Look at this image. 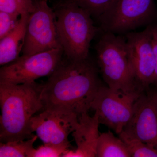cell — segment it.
Wrapping results in <instances>:
<instances>
[{
    "label": "cell",
    "mask_w": 157,
    "mask_h": 157,
    "mask_svg": "<svg viewBox=\"0 0 157 157\" xmlns=\"http://www.w3.org/2000/svg\"><path fill=\"white\" fill-rule=\"evenodd\" d=\"M97 64L90 56L78 61L70 60L66 57L62 59L43 84L44 109L69 110L79 117L88 113L91 103L102 85Z\"/></svg>",
    "instance_id": "6da1fadb"
},
{
    "label": "cell",
    "mask_w": 157,
    "mask_h": 157,
    "mask_svg": "<svg viewBox=\"0 0 157 157\" xmlns=\"http://www.w3.org/2000/svg\"><path fill=\"white\" fill-rule=\"evenodd\" d=\"M43 84L36 81L24 84L0 82L1 142L25 140L34 136L31 118L44 109Z\"/></svg>",
    "instance_id": "7a4b0ae2"
},
{
    "label": "cell",
    "mask_w": 157,
    "mask_h": 157,
    "mask_svg": "<svg viewBox=\"0 0 157 157\" xmlns=\"http://www.w3.org/2000/svg\"><path fill=\"white\" fill-rule=\"evenodd\" d=\"M59 41L70 60L88 58L91 42L99 33L89 12L71 0L59 3L54 10Z\"/></svg>",
    "instance_id": "3957f363"
},
{
    "label": "cell",
    "mask_w": 157,
    "mask_h": 157,
    "mask_svg": "<svg viewBox=\"0 0 157 157\" xmlns=\"http://www.w3.org/2000/svg\"><path fill=\"white\" fill-rule=\"evenodd\" d=\"M97 63L104 82L113 90L141 91L129 61L125 37L102 31L95 46Z\"/></svg>",
    "instance_id": "277c9868"
},
{
    "label": "cell",
    "mask_w": 157,
    "mask_h": 157,
    "mask_svg": "<svg viewBox=\"0 0 157 157\" xmlns=\"http://www.w3.org/2000/svg\"><path fill=\"white\" fill-rule=\"evenodd\" d=\"M157 17L154 0H115L98 20L103 32L121 35L152 24Z\"/></svg>",
    "instance_id": "5b68a950"
},
{
    "label": "cell",
    "mask_w": 157,
    "mask_h": 157,
    "mask_svg": "<svg viewBox=\"0 0 157 157\" xmlns=\"http://www.w3.org/2000/svg\"><path fill=\"white\" fill-rule=\"evenodd\" d=\"M142 92L124 93L102 85L91 103L90 109L98 114L100 124L118 135L132 118L135 103Z\"/></svg>",
    "instance_id": "8992f818"
},
{
    "label": "cell",
    "mask_w": 157,
    "mask_h": 157,
    "mask_svg": "<svg viewBox=\"0 0 157 157\" xmlns=\"http://www.w3.org/2000/svg\"><path fill=\"white\" fill-rule=\"evenodd\" d=\"M33 11L29 14L22 55H32L62 48L59 41L55 15L47 0H35Z\"/></svg>",
    "instance_id": "52a82bcc"
},
{
    "label": "cell",
    "mask_w": 157,
    "mask_h": 157,
    "mask_svg": "<svg viewBox=\"0 0 157 157\" xmlns=\"http://www.w3.org/2000/svg\"><path fill=\"white\" fill-rule=\"evenodd\" d=\"M63 54L62 48H55L19 56L1 68L0 82L24 84L50 76L61 61Z\"/></svg>",
    "instance_id": "ba28073f"
},
{
    "label": "cell",
    "mask_w": 157,
    "mask_h": 157,
    "mask_svg": "<svg viewBox=\"0 0 157 157\" xmlns=\"http://www.w3.org/2000/svg\"><path fill=\"white\" fill-rule=\"evenodd\" d=\"M125 36L127 53L137 87L147 91L153 84L156 66L150 25L143 31H132Z\"/></svg>",
    "instance_id": "9c48e42d"
},
{
    "label": "cell",
    "mask_w": 157,
    "mask_h": 157,
    "mask_svg": "<svg viewBox=\"0 0 157 157\" xmlns=\"http://www.w3.org/2000/svg\"><path fill=\"white\" fill-rule=\"evenodd\" d=\"M78 117L69 110L45 109L31 118L30 127L44 143H64L69 141V135L78 127Z\"/></svg>",
    "instance_id": "30bf717a"
},
{
    "label": "cell",
    "mask_w": 157,
    "mask_h": 157,
    "mask_svg": "<svg viewBox=\"0 0 157 157\" xmlns=\"http://www.w3.org/2000/svg\"><path fill=\"white\" fill-rule=\"evenodd\" d=\"M123 131L157 149V106L147 92L140 94L132 118Z\"/></svg>",
    "instance_id": "8fae6325"
},
{
    "label": "cell",
    "mask_w": 157,
    "mask_h": 157,
    "mask_svg": "<svg viewBox=\"0 0 157 157\" xmlns=\"http://www.w3.org/2000/svg\"><path fill=\"white\" fill-rule=\"evenodd\" d=\"M78 119V127L72 132L77 147L73 150L68 149L62 157H96V148L100 135L98 114L95 113L94 116L90 117L88 113H85L80 116Z\"/></svg>",
    "instance_id": "7c38bea8"
},
{
    "label": "cell",
    "mask_w": 157,
    "mask_h": 157,
    "mask_svg": "<svg viewBox=\"0 0 157 157\" xmlns=\"http://www.w3.org/2000/svg\"><path fill=\"white\" fill-rule=\"evenodd\" d=\"M29 14H21L15 27L6 36L0 39L1 66L15 60L22 52Z\"/></svg>",
    "instance_id": "4fadbf2b"
},
{
    "label": "cell",
    "mask_w": 157,
    "mask_h": 157,
    "mask_svg": "<svg viewBox=\"0 0 157 157\" xmlns=\"http://www.w3.org/2000/svg\"><path fill=\"white\" fill-rule=\"evenodd\" d=\"M96 157H130L131 155L125 144L109 130L100 134L96 148Z\"/></svg>",
    "instance_id": "5bb4252c"
},
{
    "label": "cell",
    "mask_w": 157,
    "mask_h": 157,
    "mask_svg": "<svg viewBox=\"0 0 157 157\" xmlns=\"http://www.w3.org/2000/svg\"><path fill=\"white\" fill-rule=\"evenodd\" d=\"M119 137L125 144L132 157H157V149L122 131Z\"/></svg>",
    "instance_id": "9a60e30c"
},
{
    "label": "cell",
    "mask_w": 157,
    "mask_h": 157,
    "mask_svg": "<svg viewBox=\"0 0 157 157\" xmlns=\"http://www.w3.org/2000/svg\"><path fill=\"white\" fill-rule=\"evenodd\" d=\"M38 137L36 135L26 140H16L6 143L1 142L0 157H26L27 153L33 147L34 143Z\"/></svg>",
    "instance_id": "2e32d148"
},
{
    "label": "cell",
    "mask_w": 157,
    "mask_h": 157,
    "mask_svg": "<svg viewBox=\"0 0 157 157\" xmlns=\"http://www.w3.org/2000/svg\"><path fill=\"white\" fill-rule=\"evenodd\" d=\"M70 141L60 144L44 143L36 149L33 147L27 153V157H62L69 149Z\"/></svg>",
    "instance_id": "e0dca14e"
},
{
    "label": "cell",
    "mask_w": 157,
    "mask_h": 157,
    "mask_svg": "<svg viewBox=\"0 0 157 157\" xmlns=\"http://www.w3.org/2000/svg\"><path fill=\"white\" fill-rule=\"evenodd\" d=\"M35 0H0V11L20 16L33 11Z\"/></svg>",
    "instance_id": "ac0fdd59"
},
{
    "label": "cell",
    "mask_w": 157,
    "mask_h": 157,
    "mask_svg": "<svg viewBox=\"0 0 157 157\" xmlns=\"http://www.w3.org/2000/svg\"><path fill=\"white\" fill-rule=\"evenodd\" d=\"M98 20L108 10L115 0H71Z\"/></svg>",
    "instance_id": "d6986e66"
},
{
    "label": "cell",
    "mask_w": 157,
    "mask_h": 157,
    "mask_svg": "<svg viewBox=\"0 0 157 157\" xmlns=\"http://www.w3.org/2000/svg\"><path fill=\"white\" fill-rule=\"evenodd\" d=\"M19 16L0 11V39L8 35L17 25Z\"/></svg>",
    "instance_id": "ffe728a7"
},
{
    "label": "cell",
    "mask_w": 157,
    "mask_h": 157,
    "mask_svg": "<svg viewBox=\"0 0 157 157\" xmlns=\"http://www.w3.org/2000/svg\"><path fill=\"white\" fill-rule=\"evenodd\" d=\"M150 26L151 31L152 42L156 63L154 79L153 85L157 88V24H152Z\"/></svg>",
    "instance_id": "44dd1931"
},
{
    "label": "cell",
    "mask_w": 157,
    "mask_h": 157,
    "mask_svg": "<svg viewBox=\"0 0 157 157\" xmlns=\"http://www.w3.org/2000/svg\"><path fill=\"white\" fill-rule=\"evenodd\" d=\"M147 92V94H148L149 95L151 98L152 100L153 101L155 104L157 106V90H156L152 92L151 93H149L148 91Z\"/></svg>",
    "instance_id": "7402d4cb"
}]
</instances>
